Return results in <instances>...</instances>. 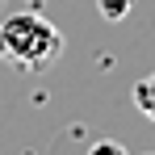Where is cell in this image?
Segmentation results:
<instances>
[{
  "label": "cell",
  "mask_w": 155,
  "mask_h": 155,
  "mask_svg": "<svg viewBox=\"0 0 155 155\" xmlns=\"http://www.w3.org/2000/svg\"><path fill=\"white\" fill-rule=\"evenodd\" d=\"M88 155H130L122 143H113V138H101V143H92L88 147Z\"/></svg>",
  "instance_id": "cell-4"
},
{
  "label": "cell",
  "mask_w": 155,
  "mask_h": 155,
  "mask_svg": "<svg viewBox=\"0 0 155 155\" xmlns=\"http://www.w3.org/2000/svg\"><path fill=\"white\" fill-rule=\"evenodd\" d=\"M130 8H134V0H97V13L105 21H122V17H130Z\"/></svg>",
  "instance_id": "cell-3"
},
{
  "label": "cell",
  "mask_w": 155,
  "mask_h": 155,
  "mask_svg": "<svg viewBox=\"0 0 155 155\" xmlns=\"http://www.w3.org/2000/svg\"><path fill=\"white\" fill-rule=\"evenodd\" d=\"M130 97H134V105H138V113L155 122V71H151V76H143V80H138Z\"/></svg>",
  "instance_id": "cell-2"
},
{
  "label": "cell",
  "mask_w": 155,
  "mask_h": 155,
  "mask_svg": "<svg viewBox=\"0 0 155 155\" xmlns=\"http://www.w3.org/2000/svg\"><path fill=\"white\" fill-rule=\"evenodd\" d=\"M63 54V34L38 13H13L0 21V59L21 71H42Z\"/></svg>",
  "instance_id": "cell-1"
}]
</instances>
